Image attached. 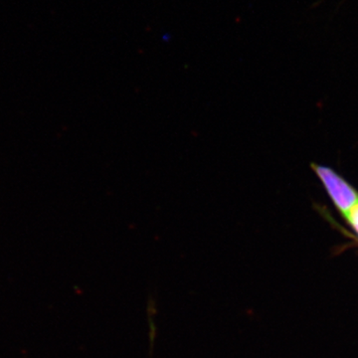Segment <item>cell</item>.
I'll return each mask as SVG.
<instances>
[{"instance_id": "1", "label": "cell", "mask_w": 358, "mask_h": 358, "mask_svg": "<svg viewBox=\"0 0 358 358\" xmlns=\"http://www.w3.org/2000/svg\"><path fill=\"white\" fill-rule=\"evenodd\" d=\"M312 169L322 180L331 201L343 218L346 219L352 207L358 203L357 190L329 166L312 164Z\"/></svg>"}, {"instance_id": "2", "label": "cell", "mask_w": 358, "mask_h": 358, "mask_svg": "<svg viewBox=\"0 0 358 358\" xmlns=\"http://www.w3.org/2000/svg\"><path fill=\"white\" fill-rule=\"evenodd\" d=\"M350 225L352 226V229L358 235V203L352 207V210L348 213V217L345 219Z\"/></svg>"}]
</instances>
